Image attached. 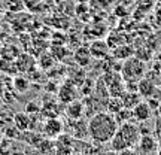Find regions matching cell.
<instances>
[{
    "instance_id": "obj_8",
    "label": "cell",
    "mask_w": 161,
    "mask_h": 155,
    "mask_svg": "<svg viewBox=\"0 0 161 155\" xmlns=\"http://www.w3.org/2000/svg\"><path fill=\"white\" fill-rule=\"evenodd\" d=\"M157 84L154 80H151L149 78H142L137 82V92L142 98H151L157 92Z\"/></svg>"
},
{
    "instance_id": "obj_28",
    "label": "cell",
    "mask_w": 161,
    "mask_h": 155,
    "mask_svg": "<svg viewBox=\"0 0 161 155\" xmlns=\"http://www.w3.org/2000/svg\"><path fill=\"white\" fill-rule=\"evenodd\" d=\"M79 155H84V154H79Z\"/></svg>"
},
{
    "instance_id": "obj_17",
    "label": "cell",
    "mask_w": 161,
    "mask_h": 155,
    "mask_svg": "<svg viewBox=\"0 0 161 155\" xmlns=\"http://www.w3.org/2000/svg\"><path fill=\"white\" fill-rule=\"evenodd\" d=\"M106 108H108V112L112 113V115H115L121 109H124L122 102H121L119 97H110L109 100H108V103H106Z\"/></svg>"
},
{
    "instance_id": "obj_4",
    "label": "cell",
    "mask_w": 161,
    "mask_h": 155,
    "mask_svg": "<svg viewBox=\"0 0 161 155\" xmlns=\"http://www.w3.org/2000/svg\"><path fill=\"white\" fill-rule=\"evenodd\" d=\"M78 94H79L78 86L73 82H70V80L64 82L63 85L58 88V100L64 104H69L72 102L78 100Z\"/></svg>"
},
{
    "instance_id": "obj_2",
    "label": "cell",
    "mask_w": 161,
    "mask_h": 155,
    "mask_svg": "<svg viewBox=\"0 0 161 155\" xmlns=\"http://www.w3.org/2000/svg\"><path fill=\"white\" fill-rule=\"evenodd\" d=\"M140 136H142L140 127L134 124L133 121H127L124 124H119L115 136L109 142L110 149L116 154L124 149H134L139 145Z\"/></svg>"
},
{
    "instance_id": "obj_3",
    "label": "cell",
    "mask_w": 161,
    "mask_h": 155,
    "mask_svg": "<svg viewBox=\"0 0 161 155\" xmlns=\"http://www.w3.org/2000/svg\"><path fill=\"white\" fill-rule=\"evenodd\" d=\"M119 73L125 82V85L137 84L146 75V63L139 57H130L124 60V63L121 64Z\"/></svg>"
},
{
    "instance_id": "obj_23",
    "label": "cell",
    "mask_w": 161,
    "mask_h": 155,
    "mask_svg": "<svg viewBox=\"0 0 161 155\" xmlns=\"http://www.w3.org/2000/svg\"><path fill=\"white\" fill-rule=\"evenodd\" d=\"M3 14H5V6H3V2L0 0V18L3 17Z\"/></svg>"
},
{
    "instance_id": "obj_16",
    "label": "cell",
    "mask_w": 161,
    "mask_h": 155,
    "mask_svg": "<svg viewBox=\"0 0 161 155\" xmlns=\"http://www.w3.org/2000/svg\"><path fill=\"white\" fill-rule=\"evenodd\" d=\"M12 86H14V91L19 92V94H24V92L29 91L30 88V82L24 76H17V78H14V84H12Z\"/></svg>"
},
{
    "instance_id": "obj_11",
    "label": "cell",
    "mask_w": 161,
    "mask_h": 155,
    "mask_svg": "<svg viewBox=\"0 0 161 155\" xmlns=\"http://www.w3.org/2000/svg\"><path fill=\"white\" fill-rule=\"evenodd\" d=\"M15 66H17V70H19V72H33V69H35V66H36V61L33 60L31 55L21 54L15 60Z\"/></svg>"
},
{
    "instance_id": "obj_26",
    "label": "cell",
    "mask_w": 161,
    "mask_h": 155,
    "mask_svg": "<svg viewBox=\"0 0 161 155\" xmlns=\"http://www.w3.org/2000/svg\"><path fill=\"white\" fill-rule=\"evenodd\" d=\"M158 155H161V145H160V149H158Z\"/></svg>"
},
{
    "instance_id": "obj_24",
    "label": "cell",
    "mask_w": 161,
    "mask_h": 155,
    "mask_svg": "<svg viewBox=\"0 0 161 155\" xmlns=\"http://www.w3.org/2000/svg\"><path fill=\"white\" fill-rule=\"evenodd\" d=\"M157 112H158V115H160V118H161V102H160V104H158V108H157Z\"/></svg>"
},
{
    "instance_id": "obj_6",
    "label": "cell",
    "mask_w": 161,
    "mask_h": 155,
    "mask_svg": "<svg viewBox=\"0 0 161 155\" xmlns=\"http://www.w3.org/2000/svg\"><path fill=\"white\" fill-rule=\"evenodd\" d=\"M64 130V124L60 118H48L43 124V134L48 139L60 137Z\"/></svg>"
},
{
    "instance_id": "obj_10",
    "label": "cell",
    "mask_w": 161,
    "mask_h": 155,
    "mask_svg": "<svg viewBox=\"0 0 161 155\" xmlns=\"http://www.w3.org/2000/svg\"><path fill=\"white\" fill-rule=\"evenodd\" d=\"M109 48L110 46L108 45V42L104 40H94L91 45H90V52L94 58H104L108 54H109Z\"/></svg>"
},
{
    "instance_id": "obj_15",
    "label": "cell",
    "mask_w": 161,
    "mask_h": 155,
    "mask_svg": "<svg viewBox=\"0 0 161 155\" xmlns=\"http://www.w3.org/2000/svg\"><path fill=\"white\" fill-rule=\"evenodd\" d=\"M5 11L9 12H21L25 9V2L24 0H2Z\"/></svg>"
},
{
    "instance_id": "obj_20",
    "label": "cell",
    "mask_w": 161,
    "mask_h": 155,
    "mask_svg": "<svg viewBox=\"0 0 161 155\" xmlns=\"http://www.w3.org/2000/svg\"><path fill=\"white\" fill-rule=\"evenodd\" d=\"M157 0H136V6H137L139 11H143V12H149L154 9Z\"/></svg>"
},
{
    "instance_id": "obj_12",
    "label": "cell",
    "mask_w": 161,
    "mask_h": 155,
    "mask_svg": "<svg viewBox=\"0 0 161 155\" xmlns=\"http://www.w3.org/2000/svg\"><path fill=\"white\" fill-rule=\"evenodd\" d=\"M119 98H121V102H122V106L125 109H133L142 100V97L139 96L137 91H128V90H125V91L122 92Z\"/></svg>"
},
{
    "instance_id": "obj_5",
    "label": "cell",
    "mask_w": 161,
    "mask_h": 155,
    "mask_svg": "<svg viewBox=\"0 0 161 155\" xmlns=\"http://www.w3.org/2000/svg\"><path fill=\"white\" fill-rule=\"evenodd\" d=\"M137 146L142 155H157L158 154V149H160V143L151 134H142Z\"/></svg>"
},
{
    "instance_id": "obj_22",
    "label": "cell",
    "mask_w": 161,
    "mask_h": 155,
    "mask_svg": "<svg viewBox=\"0 0 161 155\" xmlns=\"http://www.w3.org/2000/svg\"><path fill=\"white\" fill-rule=\"evenodd\" d=\"M118 155H139V154L134 149H124L121 152H118Z\"/></svg>"
},
{
    "instance_id": "obj_27",
    "label": "cell",
    "mask_w": 161,
    "mask_h": 155,
    "mask_svg": "<svg viewBox=\"0 0 161 155\" xmlns=\"http://www.w3.org/2000/svg\"><path fill=\"white\" fill-rule=\"evenodd\" d=\"M160 139H161V131H160Z\"/></svg>"
},
{
    "instance_id": "obj_19",
    "label": "cell",
    "mask_w": 161,
    "mask_h": 155,
    "mask_svg": "<svg viewBox=\"0 0 161 155\" xmlns=\"http://www.w3.org/2000/svg\"><path fill=\"white\" fill-rule=\"evenodd\" d=\"M0 70L5 73H17V66H15V60H9V58H2L0 61Z\"/></svg>"
},
{
    "instance_id": "obj_7",
    "label": "cell",
    "mask_w": 161,
    "mask_h": 155,
    "mask_svg": "<svg viewBox=\"0 0 161 155\" xmlns=\"http://www.w3.org/2000/svg\"><path fill=\"white\" fill-rule=\"evenodd\" d=\"M131 113H133V119H136L137 122H146V121H149L151 116H152V108L149 106L148 102L140 100L131 109Z\"/></svg>"
},
{
    "instance_id": "obj_14",
    "label": "cell",
    "mask_w": 161,
    "mask_h": 155,
    "mask_svg": "<svg viewBox=\"0 0 161 155\" xmlns=\"http://www.w3.org/2000/svg\"><path fill=\"white\" fill-rule=\"evenodd\" d=\"M14 124H15V127H17L18 130H21V131L27 130L30 127V115L27 112H18V113H15V116H14Z\"/></svg>"
},
{
    "instance_id": "obj_13",
    "label": "cell",
    "mask_w": 161,
    "mask_h": 155,
    "mask_svg": "<svg viewBox=\"0 0 161 155\" xmlns=\"http://www.w3.org/2000/svg\"><path fill=\"white\" fill-rule=\"evenodd\" d=\"M91 52H90V49L88 48H84V46H80V48H78L75 52V60L76 63H78V66H80V67H85V66H88V64L91 63Z\"/></svg>"
},
{
    "instance_id": "obj_29",
    "label": "cell",
    "mask_w": 161,
    "mask_h": 155,
    "mask_svg": "<svg viewBox=\"0 0 161 155\" xmlns=\"http://www.w3.org/2000/svg\"><path fill=\"white\" fill-rule=\"evenodd\" d=\"M160 75H161V72H160Z\"/></svg>"
},
{
    "instance_id": "obj_21",
    "label": "cell",
    "mask_w": 161,
    "mask_h": 155,
    "mask_svg": "<svg viewBox=\"0 0 161 155\" xmlns=\"http://www.w3.org/2000/svg\"><path fill=\"white\" fill-rule=\"evenodd\" d=\"M25 112H27L29 115L31 113V112H39V106H37L36 103H33V102H31V103L25 104Z\"/></svg>"
},
{
    "instance_id": "obj_1",
    "label": "cell",
    "mask_w": 161,
    "mask_h": 155,
    "mask_svg": "<svg viewBox=\"0 0 161 155\" xmlns=\"http://www.w3.org/2000/svg\"><path fill=\"white\" fill-rule=\"evenodd\" d=\"M119 124L116 122L115 116L109 112H97L88 121V137L94 145L109 143L115 136Z\"/></svg>"
},
{
    "instance_id": "obj_9",
    "label": "cell",
    "mask_w": 161,
    "mask_h": 155,
    "mask_svg": "<svg viewBox=\"0 0 161 155\" xmlns=\"http://www.w3.org/2000/svg\"><path fill=\"white\" fill-rule=\"evenodd\" d=\"M64 113L69 119H80L85 113V104L79 100H75L67 104V108L64 109Z\"/></svg>"
},
{
    "instance_id": "obj_25",
    "label": "cell",
    "mask_w": 161,
    "mask_h": 155,
    "mask_svg": "<svg viewBox=\"0 0 161 155\" xmlns=\"http://www.w3.org/2000/svg\"><path fill=\"white\" fill-rule=\"evenodd\" d=\"M2 104H3V100H2V97H0V108H2Z\"/></svg>"
},
{
    "instance_id": "obj_18",
    "label": "cell",
    "mask_w": 161,
    "mask_h": 155,
    "mask_svg": "<svg viewBox=\"0 0 161 155\" xmlns=\"http://www.w3.org/2000/svg\"><path fill=\"white\" fill-rule=\"evenodd\" d=\"M130 46H119V48H115V51L112 52V55L118 60H127V58L133 57V51L131 49H128Z\"/></svg>"
}]
</instances>
